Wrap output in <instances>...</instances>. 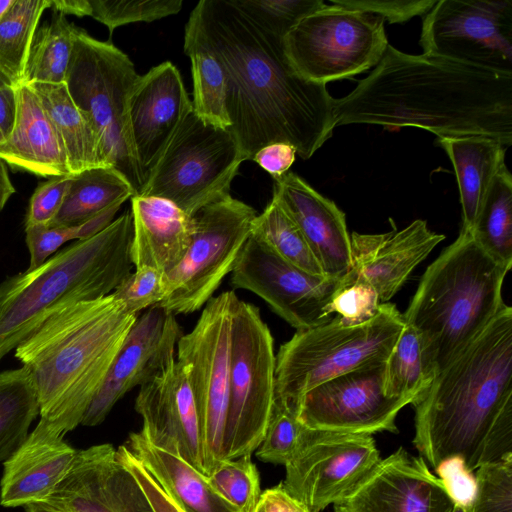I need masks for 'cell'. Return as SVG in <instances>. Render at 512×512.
Returning <instances> with one entry per match:
<instances>
[{"mask_svg":"<svg viewBox=\"0 0 512 512\" xmlns=\"http://www.w3.org/2000/svg\"><path fill=\"white\" fill-rule=\"evenodd\" d=\"M306 431L289 406L275 401L264 437L255 450L257 458L285 466L299 448Z\"/></svg>","mask_w":512,"mask_h":512,"instance_id":"42","label":"cell"},{"mask_svg":"<svg viewBox=\"0 0 512 512\" xmlns=\"http://www.w3.org/2000/svg\"><path fill=\"white\" fill-rule=\"evenodd\" d=\"M229 129L202 121L192 110L184 119L138 194L167 200L193 216L230 195L245 161Z\"/></svg>","mask_w":512,"mask_h":512,"instance_id":"9","label":"cell"},{"mask_svg":"<svg viewBox=\"0 0 512 512\" xmlns=\"http://www.w3.org/2000/svg\"><path fill=\"white\" fill-rule=\"evenodd\" d=\"M374 287L364 282L341 285L334 294L329 310L348 325L363 324L375 317L381 305Z\"/></svg>","mask_w":512,"mask_h":512,"instance_id":"46","label":"cell"},{"mask_svg":"<svg viewBox=\"0 0 512 512\" xmlns=\"http://www.w3.org/2000/svg\"><path fill=\"white\" fill-rule=\"evenodd\" d=\"M88 16L101 22L112 35L119 26L135 22H152L177 14L182 0H88Z\"/></svg>","mask_w":512,"mask_h":512,"instance_id":"41","label":"cell"},{"mask_svg":"<svg viewBox=\"0 0 512 512\" xmlns=\"http://www.w3.org/2000/svg\"><path fill=\"white\" fill-rule=\"evenodd\" d=\"M250 235L290 264L312 275L325 276L298 226L273 198L254 218Z\"/></svg>","mask_w":512,"mask_h":512,"instance_id":"35","label":"cell"},{"mask_svg":"<svg viewBox=\"0 0 512 512\" xmlns=\"http://www.w3.org/2000/svg\"><path fill=\"white\" fill-rule=\"evenodd\" d=\"M388 45L381 17L331 2L302 18L283 37L293 70L323 85L374 68Z\"/></svg>","mask_w":512,"mask_h":512,"instance_id":"11","label":"cell"},{"mask_svg":"<svg viewBox=\"0 0 512 512\" xmlns=\"http://www.w3.org/2000/svg\"><path fill=\"white\" fill-rule=\"evenodd\" d=\"M76 453L63 439L29 434L4 461L0 505L18 507L43 502L67 475Z\"/></svg>","mask_w":512,"mask_h":512,"instance_id":"27","label":"cell"},{"mask_svg":"<svg viewBox=\"0 0 512 512\" xmlns=\"http://www.w3.org/2000/svg\"><path fill=\"white\" fill-rule=\"evenodd\" d=\"M350 238L352 266L342 278V285L357 281L370 284L381 303H386L445 235L430 230L425 220L417 219L400 230L394 226L381 234L352 232Z\"/></svg>","mask_w":512,"mask_h":512,"instance_id":"23","label":"cell"},{"mask_svg":"<svg viewBox=\"0 0 512 512\" xmlns=\"http://www.w3.org/2000/svg\"><path fill=\"white\" fill-rule=\"evenodd\" d=\"M15 0H0V20L3 18L5 13L14 4Z\"/></svg>","mask_w":512,"mask_h":512,"instance_id":"57","label":"cell"},{"mask_svg":"<svg viewBox=\"0 0 512 512\" xmlns=\"http://www.w3.org/2000/svg\"><path fill=\"white\" fill-rule=\"evenodd\" d=\"M49 0H15L0 20V69L22 83L33 36Z\"/></svg>","mask_w":512,"mask_h":512,"instance_id":"36","label":"cell"},{"mask_svg":"<svg viewBox=\"0 0 512 512\" xmlns=\"http://www.w3.org/2000/svg\"><path fill=\"white\" fill-rule=\"evenodd\" d=\"M0 141H1V139H0Z\"/></svg>","mask_w":512,"mask_h":512,"instance_id":"61","label":"cell"},{"mask_svg":"<svg viewBox=\"0 0 512 512\" xmlns=\"http://www.w3.org/2000/svg\"><path fill=\"white\" fill-rule=\"evenodd\" d=\"M452 512H471L470 507H466L460 504H454Z\"/></svg>","mask_w":512,"mask_h":512,"instance_id":"59","label":"cell"},{"mask_svg":"<svg viewBox=\"0 0 512 512\" xmlns=\"http://www.w3.org/2000/svg\"><path fill=\"white\" fill-rule=\"evenodd\" d=\"M76 28L66 15L57 12L49 22L37 28L21 84L65 83Z\"/></svg>","mask_w":512,"mask_h":512,"instance_id":"34","label":"cell"},{"mask_svg":"<svg viewBox=\"0 0 512 512\" xmlns=\"http://www.w3.org/2000/svg\"><path fill=\"white\" fill-rule=\"evenodd\" d=\"M336 127H416L441 137L487 136L512 144V72L388 45L379 63L335 99Z\"/></svg>","mask_w":512,"mask_h":512,"instance_id":"2","label":"cell"},{"mask_svg":"<svg viewBox=\"0 0 512 512\" xmlns=\"http://www.w3.org/2000/svg\"><path fill=\"white\" fill-rule=\"evenodd\" d=\"M17 113V85L0 87V139H6L15 123Z\"/></svg>","mask_w":512,"mask_h":512,"instance_id":"53","label":"cell"},{"mask_svg":"<svg viewBox=\"0 0 512 512\" xmlns=\"http://www.w3.org/2000/svg\"><path fill=\"white\" fill-rule=\"evenodd\" d=\"M210 53L226 82L230 132L246 160L283 142L309 159L336 128L327 86L299 76L283 39L256 23L234 0H201L185 26L184 49Z\"/></svg>","mask_w":512,"mask_h":512,"instance_id":"1","label":"cell"},{"mask_svg":"<svg viewBox=\"0 0 512 512\" xmlns=\"http://www.w3.org/2000/svg\"><path fill=\"white\" fill-rule=\"evenodd\" d=\"M384 364L363 366L307 391L293 406L298 421L324 432L397 433L396 417L409 403L385 395Z\"/></svg>","mask_w":512,"mask_h":512,"instance_id":"16","label":"cell"},{"mask_svg":"<svg viewBox=\"0 0 512 512\" xmlns=\"http://www.w3.org/2000/svg\"><path fill=\"white\" fill-rule=\"evenodd\" d=\"M14 193L15 188L9 178L6 163L0 159V211Z\"/></svg>","mask_w":512,"mask_h":512,"instance_id":"55","label":"cell"},{"mask_svg":"<svg viewBox=\"0 0 512 512\" xmlns=\"http://www.w3.org/2000/svg\"><path fill=\"white\" fill-rule=\"evenodd\" d=\"M339 6L381 17L389 23H403L425 15L437 0H330Z\"/></svg>","mask_w":512,"mask_h":512,"instance_id":"48","label":"cell"},{"mask_svg":"<svg viewBox=\"0 0 512 512\" xmlns=\"http://www.w3.org/2000/svg\"><path fill=\"white\" fill-rule=\"evenodd\" d=\"M134 196L126 178L113 167H95L74 174L63 204L49 226L86 222Z\"/></svg>","mask_w":512,"mask_h":512,"instance_id":"31","label":"cell"},{"mask_svg":"<svg viewBox=\"0 0 512 512\" xmlns=\"http://www.w3.org/2000/svg\"><path fill=\"white\" fill-rule=\"evenodd\" d=\"M470 232L485 252L511 269L512 176L506 164L497 173Z\"/></svg>","mask_w":512,"mask_h":512,"instance_id":"33","label":"cell"},{"mask_svg":"<svg viewBox=\"0 0 512 512\" xmlns=\"http://www.w3.org/2000/svg\"><path fill=\"white\" fill-rule=\"evenodd\" d=\"M72 177V174L53 177L36 188L29 202L25 228L51 224L63 204Z\"/></svg>","mask_w":512,"mask_h":512,"instance_id":"47","label":"cell"},{"mask_svg":"<svg viewBox=\"0 0 512 512\" xmlns=\"http://www.w3.org/2000/svg\"><path fill=\"white\" fill-rule=\"evenodd\" d=\"M212 488L237 512H253L260 500V478L251 455L219 462L207 476Z\"/></svg>","mask_w":512,"mask_h":512,"instance_id":"39","label":"cell"},{"mask_svg":"<svg viewBox=\"0 0 512 512\" xmlns=\"http://www.w3.org/2000/svg\"><path fill=\"white\" fill-rule=\"evenodd\" d=\"M256 216L253 207L230 195L198 210L192 242L166 273L167 294L156 305L174 315L202 308L232 272Z\"/></svg>","mask_w":512,"mask_h":512,"instance_id":"13","label":"cell"},{"mask_svg":"<svg viewBox=\"0 0 512 512\" xmlns=\"http://www.w3.org/2000/svg\"><path fill=\"white\" fill-rule=\"evenodd\" d=\"M273 179L272 198L296 223L324 275L341 280L352 266L345 214L294 172Z\"/></svg>","mask_w":512,"mask_h":512,"instance_id":"24","label":"cell"},{"mask_svg":"<svg viewBox=\"0 0 512 512\" xmlns=\"http://www.w3.org/2000/svg\"><path fill=\"white\" fill-rule=\"evenodd\" d=\"M16 85L1 69H0V87Z\"/></svg>","mask_w":512,"mask_h":512,"instance_id":"58","label":"cell"},{"mask_svg":"<svg viewBox=\"0 0 512 512\" xmlns=\"http://www.w3.org/2000/svg\"><path fill=\"white\" fill-rule=\"evenodd\" d=\"M116 451L118 459L134 475L155 512H185L160 488L125 444Z\"/></svg>","mask_w":512,"mask_h":512,"instance_id":"50","label":"cell"},{"mask_svg":"<svg viewBox=\"0 0 512 512\" xmlns=\"http://www.w3.org/2000/svg\"><path fill=\"white\" fill-rule=\"evenodd\" d=\"M476 490L471 512H512V455L475 471Z\"/></svg>","mask_w":512,"mask_h":512,"instance_id":"44","label":"cell"},{"mask_svg":"<svg viewBox=\"0 0 512 512\" xmlns=\"http://www.w3.org/2000/svg\"><path fill=\"white\" fill-rule=\"evenodd\" d=\"M274 342L259 309L237 300L230 346L229 400L223 460L252 455L275 404Z\"/></svg>","mask_w":512,"mask_h":512,"instance_id":"10","label":"cell"},{"mask_svg":"<svg viewBox=\"0 0 512 512\" xmlns=\"http://www.w3.org/2000/svg\"><path fill=\"white\" fill-rule=\"evenodd\" d=\"M121 205H115L84 223L73 226H32L25 228V240L30 254L28 269L43 264L52 254L71 240H84L107 227Z\"/></svg>","mask_w":512,"mask_h":512,"instance_id":"40","label":"cell"},{"mask_svg":"<svg viewBox=\"0 0 512 512\" xmlns=\"http://www.w3.org/2000/svg\"><path fill=\"white\" fill-rule=\"evenodd\" d=\"M130 210L35 269L0 283V360L51 314L69 304L110 295L134 267Z\"/></svg>","mask_w":512,"mask_h":512,"instance_id":"6","label":"cell"},{"mask_svg":"<svg viewBox=\"0 0 512 512\" xmlns=\"http://www.w3.org/2000/svg\"><path fill=\"white\" fill-rule=\"evenodd\" d=\"M404 326L403 314L386 302L363 324H344L334 316L321 325L297 330L276 355L275 401L293 410L295 402L315 386L385 362Z\"/></svg>","mask_w":512,"mask_h":512,"instance_id":"7","label":"cell"},{"mask_svg":"<svg viewBox=\"0 0 512 512\" xmlns=\"http://www.w3.org/2000/svg\"><path fill=\"white\" fill-rule=\"evenodd\" d=\"M509 271L462 229L427 267L403 318L418 334L431 381L504 306L502 287Z\"/></svg>","mask_w":512,"mask_h":512,"instance_id":"5","label":"cell"},{"mask_svg":"<svg viewBox=\"0 0 512 512\" xmlns=\"http://www.w3.org/2000/svg\"><path fill=\"white\" fill-rule=\"evenodd\" d=\"M166 294V273L150 267L135 268L112 293L126 311L135 315L161 302Z\"/></svg>","mask_w":512,"mask_h":512,"instance_id":"45","label":"cell"},{"mask_svg":"<svg viewBox=\"0 0 512 512\" xmlns=\"http://www.w3.org/2000/svg\"><path fill=\"white\" fill-rule=\"evenodd\" d=\"M260 500L264 512H312L303 503L291 496L281 484L263 491Z\"/></svg>","mask_w":512,"mask_h":512,"instance_id":"52","label":"cell"},{"mask_svg":"<svg viewBox=\"0 0 512 512\" xmlns=\"http://www.w3.org/2000/svg\"><path fill=\"white\" fill-rule=\"evenodd\" d=\"M435 471L454 504L471 508L476 490L475 474L460 456H452L441 461Z\"/></svg>","mask_w":512,"mask_h":512,"instance_id":"49","label":"cell"},{"mask_svg":"<svg viewBox=\"0 0 512 512\" xmlns=\"http://www.w3.org/2000/svg\"><path fill=\"white\" fill-rule=\"evenodd\" d=\"M28 86L38 97L61 140L70 174L110 167L93 126L72 100L65 83H31Z\"/></svg>","mask_w":512,"mask_h":512,"instance_id":"30","label":"cell"},{"mask_svg":"<svg viewBox=\"0 0 512 512\" xmlns=\"http://www.w3.org/2000/svg\"><path fill=\"white\" fill-rule=\"evenodd\" d=\"M137 317L111 293L60 308L18 344L40 408L30 434L64 439L81 424Z\"/></svg>","mask_w":512,"mask_h":512,"instance_id":"4","label":"cell"},{"mask_svg":"<svg viewBox=\"0 0 512 512\" xmlns=\"http://www.w3.org/2000/svg\"><path fill=\"white\" fill-rule=\"evenodd\" d=\"M130 211L134 267L168 273L182 260L192 242L193 217L167 200L138 195L131 197Z\"/></svg>","mask_w":512,"mask_h":512,"instance_id":"26","label":"cell"},{"mask_svg":"<svg viewBox=\"0 0 512 512\" xmlns=\"http://www.w3.org/2000/svg\"><path fill=\"white\" fill-rule=\"evenodd\" d=\"M191 60L194 113L204 122L223 129L231 127L226 107L225 76L218 61L200 49H184Z\"/></svg>","mask_w":512,"mask_h":512,"instance_id":"38","label":"cell"},{"mask_svg":"<svg viewBox=\"0 0 512 512\" xmlns=\"http://www.w3.org/2000/svg\"><path fill=\"white\" fill-rule=\"evenodd\" d=\"M454 502L442 480L422 457L403 447L381 459L335 512H452Z\"/></svg>","mask_w":512,"mask_h":512,"instance_id":"21","label":"cell"},{"mask_svg":"<svg viewBox=\"0 0 512 512\" xmlns=\"http://www.w3.org/2000/svg\"><path fill=\"white\" fill-rule=\"evenodd\" d=\"M424 53L512 72V0H437L424 15Z\"/></svg>","mask_w":512,"mask_h":512,"instance_id":"14","label":"cell"},{"mask_svg":"<svg viewBox=\"0 0 512 512\" xmlns=\"http://www.w3.org/2000/svg\"><path fill=\"white\" fill-rule=\"evenodd\" d=\"M380 460L372 435L307 428L280 484L312 512H321L348 496Z\"/></svg>","mask_w":512,"mask_h":512,"instance_id":"15","label":"cell"},{"mask_svg":"<svg viewBox=\"0 0 512 512\" xmlns=\"http://www.w3.org/2000/svg\"><path fill=\"white\" fill-rule=\"evenodd\" d=\"M413 444L434 468L460 456L475 471L512 455V308L431 381L413 404Z\"/></svg>","mask_w":512,"mask_h":512,"instance_id":"3","label":"cell"},{"mask_svg":"<svg viewBox=\"0 0 512 512\" xmlns=\"http://www.w3.org/2000/svg\"><path fill=\"white\" fill-rule=\"evenodd\" d=\"M296 154V149L292 145L277 142L262 147L252 160L276 178L288 172L295 161Z\"/></svg>","mask_w":512,"mask_h":512,"instance_id":"51","label":"cell"},{"mask_svg":"<svg viewBox=\"0 0 512 512\" xmlns=\"http://www.w3.org/2000/svg\"><path fill=\"white\" fill-rule=\"evenodd\" d=\"M125 446L160 488L185 512H237L211 486L207 476L179 456L154 446L142 431Z\"/></svg>","mask_w":512,"mask_h":512,"instance_id":"28","label":"cell"},{"mask_svg":"<svg viewBox=\"0 0 512 512\" xmlns=\"http://www.w3.org/2000/svg\"><path fill=\"white\" fill-rule=\"evenodd\" d=\"M135 410L150 443L181 457L206 476L194 398L186 370L175 357L140 386Z\"/></svg>","mask_w":512,"mask_h":512,"instance_id":"20","label":"cell"},{"mask_svg":"<svg viewBox=\"0 0 512 512\" xmlns=\"http://www.w3.org/2000/svg\"><path fill=\"white\" fill-rule=\"evenodd\" d=\"M436 142L453 165L462 207V230L470 231L497 173L505 165L507 148L497 139L480 135L441 137Z\"/></svg>","mask_w":512,"mask_h":512,"instance_id":"29","label":"cell"},{"mask_svg":"<svg viewBox=\"0 0 512 512\" xmlns=\"http://www.w3.org/2000/svg\"><path fill=\"white\" fill-rule=\"evenodd\" d=\"M182 335L176 315L162 307L154 305L138 316L81 424L102 423L127 392L159 373L175 357Z\"/></svg>","mask_w":512,"mask_h":512,"instance_id":"18","label":"cell"},{"mask_svg":"<svg viewBox=\"0 0 512 512\" xmlns=\"http://www.w3.org/2000/svg\"><path fill=\"white\" fill-rule=\"evenodd\" d=\"M41 503L62 512H155L108 443L77 451L67 475Z\"/></svg>","mask_w":512,"mask_h":512,"instance_id":"19","label":"cell"},{"mask_svg":"<svg viewBox=\"0 0 512 512\" xmlns=\"http://www.w3.org/2000/svg\"><path fill=\"white\" fill-rule=\"evenodd\" d=\"M0 159L14 170L41 177L69 175L61 140L36 94L17 85V113L10 135L0 141Z\"/></svg>","mask_w":512,"mask_h":512,"instance_id":"25","label":"cell"},{"mask_svg":"<svg viewBox=\"0 0 512 512\" xmlns=\"http://www.w3.org/2000/svg\"><path fill=\"white\" fill-rule=\"evenodd\" d=\"M192 110L180 72L171 62H163L140 75L130 96L128 112L144 184Z\"/></svg>","mask_w":512,"mask_h":512,"instance_id":"22","label":"cell"},{"mask_svg":"<svg viewBox=\"0 0 512 512\" xmlns=\"http://www.w3.org/2000/svg\"><path fill=\"white\" fill-rule=\"evenodd\" d=\"M253 512H264L263 504L261 500H259L255 510Z\"/></svg>","mask_w":512,"mask_h":512,"instance_id":"60","label":"cell"},{"mask_svg":"<svg viewBox=\"0 0 512 512\" xmlns=\"http://www.w3.org/2000/svg\"><path fill=\"white\" fill-rule=\"evenodd\" d=\"M40 413L36 390L25 366L0 373V461L7 460L28 437Z\"/></svg>","mask_w":512,"mask_h":512,"instance_id":"32","label":"cell"},{"mask_svg":"<svg viewBox=\"0 0 512 512\" xmlns=\"http://www.w3.org/2000/svg\"><path fill=\"white\" fill-rule=\"evenodd\" d=\"M49 8L64 15L83 17L88 16L89 4L88 0H49Z\"/></svg>","mask_w":512,"mask_h":512,"instance_id":"54","label":"cell"},{"mask_svg":"<svg viewBox=\"0 0 512 512\" xmlns=\"http://www.w3.org/2000/svg\"><path fill=\"white\" fill-rule=\"evenodd\" d=\"M139 78L124 52L76 28L65 84L93 126L107 164L126 178L134 195L142 190L144 179L134 148L128 106Z\"/></svg>","mask_w":512,"mask_h":512,"instance_id":"8","label":"cell"},{"mask_svg":"<svg viewBox=\"0 0 512 512\" xmlns=\"http://www.w3.org/2000/svg\"><path fill=\"white\" fill-rule=\"evenodd\" d=\"M231 273L234 288L261 297L296 330L321 325L334 317L329 306L342 279L307 273L251 235Z\"/></svg>","mask_w":512,"mask_h":512,"instance_id":"17","label":"cell"},{"mask_svg":"<svg viewBox=\"0 0 512 512\" xmlns=\"http://www.w3.org/2000/svg\"><path fill=\"white\" fill-rule=\"evenodd\" d=\"M431 383L416 331L405 323L384 364L383 390L386 396L414 404Z\"/></svg>","mask_w":512,"mask_h":512,"instance_id":"37","label":"cell"},{"mask_svg":"<svg viewBox=\"0 0 512 512\" xmlns=\"http://www.w3.org/2000/svg\"><path fill=\"white\" fill-rule=\"evenodd\" d=\"M238 299L233 291L213 296L176 346V360L186 370L197 410L206 476L223 460L232 319Z\"/></svg>","mask_w":512,"mask_h":512,"instance_id":"12","label":"cell"},{"mask_svg":"<svg viewBox=\"0 0 512 512\" xmlns=\"http://www.w3.org/2000/svg\"><path fill=\"white\" fill-rule=\"evenodd\" d=\"M26 512H62L43 503H31L25 506Z\"/></svg>","mask_w":512,"mask_h":512,"instance_id":"56","label":"cell"},{"mask_svg":"<svg viewBox=\"0 0 512 512\" xmlns=\"http://www.w3.org/2000/svg\"><path fill=\"white\" fill-rule=\"evenodd\" d=\"M256 23L283 37L302 18L322 8V0H234Z\"/></svg>","mask_w":512,"mask_h":512,"instance_id":"43","label":"cell"}]
</instances>
